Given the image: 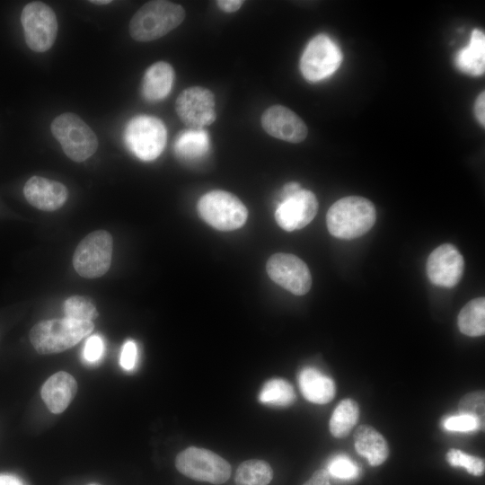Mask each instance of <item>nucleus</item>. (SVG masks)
<instances>
[{
  "mask_svg": "<svg viewBox=\"0 0 485 485\" xmlns=\"http://www.w3.org/2000/svg\"><path fill=\"white\" fill-rule=\"evenodd\" d=\"M375 218V208L370 200L363 197L348 196L331 206L326 215V224L331 235L351 240L367 233Z\"/></svg>",
  "mask_w": 485,
  "mask_h": 485,
  "instance_id": "nucleus-1",
  "label": "nucleus"
},
{
  "mask_svg": "<svg viewBox=\"0 0 485 485\" xmlns=\"http://www.w3.org/2000/svg\"><path fill=\"white\" fill-rule=\"evenodd\" d=\"M185 18L181 4L163 0L149 1L132 16L128 31L136 41L158 40L177 28Z\"/></svg>",
  "mask_w": 485,
  "mask_h": 485,
  "instance_id": "nucleus-2",
  "label": "nucleus"
},
{
  "mask_svg": "<svg viewBox=\"0 0 485 485\" xmlns=\"http://www.w3.org/2000/svg\"><path fill=\"white\" fill-rule=\"evenodd\" d=\"M94 328L93 322L76 321L64 317L41 321L30 331V340L40 355L63 352L88 336Z\"/></svg>",
  "mask_w": 485,
  "mask_h": 485,
  "instance_id": "nucleus-3",
  "label": "nucleus"
},
{
  "mask_svg": "<svg viewBox=\"0 0 485 485\" xmlns=\"http://www.w3.org/2000/svg\"><path fill=\"white\" fill-rule=\"evenodd\" d=\"M50 129L66 155L74 162L85 161L98 148V139L93 130L73 112H65L56 117Z\"/></svg>",
  "mask_w": 485,
  "mask_h": 485,
  "instance_id": "nucleus-4",
  "label": "nucleus"
},
{
  "mask_svg": "<svg viewBox=\"0 0 485 485\" xmlns=\"http://www.w3.org/2000/svg\"><path fill=\"white\" fill-rule=\"evenodd\" d=\"M200 217L220 231H232L242 226L248 217L244 204L234 194L221 190L204 194L198 202Z\"/></svg>",
  "mask_w": 485,
  "mask_h": 485,
  "instance_id": "nucleus-5",
  "label": "nucleus"
},
{
  "mask_svg": "<svg viewBox=\"0 0 485 485\" xmlns=\"http://www.w3.org/2000/svg\"><path fill=\"white\" fill-rule=\"evenodd\" d=\"M125 142L128 149L143 161H153L163 151L167 131L156 117L139 115L132 118L125 128Z\"/></svg>",
  "mask_w": 485,
  "mask_h": 485,
  "instance_id": "nucleus-6",
  "label": "nucleus"
},
{
  "mask_svg": "<svg viewBox=\"0 0 485 485\" xmlns=\"http://www.w3.org/2000/svg\"><path fill=\"white\" fill-rule=\"evenodd\" d=\"M112 246V236L105 230H96L87 234L74 252L73 266L75 271L85 278L103 276L110 267Z\"/></svg>",
  "mask_w": 485,
  "mask_h": 485,
  "instance_id": "nucleus-7",
  "label": "nucleus"
},
{
  "mask_svg": "<svg viewBox=\"0 0 485 485\" xmlns=\"http://www.w3.org/2000/svg\"><path fill=\"white\" fill-rule=\"evenodd\" d=\"M177 470L183 475L198 481L219 485L231 475L228 462L216 453L195 446L181 451L175 459Z\"/></svg>",
  "mask_w": 485,
  "mask_h": 485,
  "instance_id": "nucleus-8",
  "label": "nucleus"
},
{
  "mask_svg": "<svg viewBox=\"0 0 485 485\" xmlns=\"http://www.w3.org/2000/svg\"><path fill=\"white\" fill-rule=\"evenodd\" d=\"M25 42L35 52H45L55 43L57 20L53 9L42 2L27 4L21 13Z\"/></svg>",
  "mask_w": 485,
  "mask_h": 485,
  "instance_id": "nucleus-9",
  "label": "nucleus"
},
{
  "mask_svg": "<svg viewBox=\"0 0 485 485\" xmlns=\"http://www.w3.org/2000/svg\"><path fill=\"white\" fill-rule=\"evenodd\" d=\"M342 58L336 42L325 34H319L306 45L300 59V70L306 80L318 82L331 75Z\"/></svg>",
  "mask_w": 485,
  "mask_h": 485,
  "instance_id": "nucleus-10",
  "label": "nucleus"
},
{
  "mask_svg": "<svg viewBox=\"0 0 485 485\" xmlns=\"http://www.w3.org/2000/svg\"><path fill=\"white\" fill-rule=\"evenodd\" d=\"M266 270L275 283L294 295H303L311 288L310 270L307 265L294 254H273L267 261Z\"/></svg>",
  "mask_w": 485,
  "mask_h": 485,
  "instance_id": "nucleus-11",
  "label": "nucleus"
},
{
  "mask_svg": "<svg viewBox=\"0 0 485 485\" xmlns=\"http://www.w3.org/2000/svg\"><path fill=\"white\" fill-rule=\"evenodd\" d=\"M215 97L201 86L184 89L177 97L175 110L180 119L190 128H203L216 118Z\"/></svg>",
  "mask_w": 485,
  "mask_h": 485,
  "instance_id": "nucleus-12",
  "label": "nucleus"
},
{
  "mask_svg": "<svg viewBox=\"0 0 485 485\" xmlns=\"http://www.w3.org/2000/svg\"><path fill=\"white\" fill-rule=\"evenodd\" d=\"M464 269V260L458 249L451 243L436 248L428 256L427 274L436 286L453 287L458 284Z\"/></svg>",
  "mask_w": 485,
  "mask_h": 485,
  "instance_id": "nucleus-13",
  "label": "nucleus"
},
{
  "mask_svg": "<svg viewBox=\"0 0 485 485\" xmlns=\"http://www.w3.org/2000/svg\"><path fill=\"white\" fill-rule=\"evenodd\" d=\"M318 201L315 195L301 189L292 197L278 204L275 218L278 225L287 232L304 228L316 216Z\"/></svg>",
  "mask_w": 485,
  "mask_h": 485,
  "instance_id": "nucleus-14",
  "label": "nucleus"
},
{
  "mask_svg": "<svg viewBox=\"0 0 485 485\" xmlns=\"http://www.w3.org/2000/svg\"><path fill=\"white\" fill-rule=\"evenodd\" d=\"M261 126L271 137L290 142L300 143L307 137L305 123L294 111L283 105L268 108L261 116Z\"/></svg>",
  "mask_w": 485,
  "mask_h": 485,
  "instance_id": "nucleus-15",
  "label": "nucleus"
},
{
  "mask_svg": "<svg viewBox=\"0 0 485 485\" xmlns=\"http://www.w3.org/2000/svg\"><path fill=\"white\" fill-rule=\"evenodd\" d=\"M23 194L34 207L43 211H55L64 205L68 192L66 187L59 181L32 176L26 181Z\"/></svg>",
  "mask_w": 485,
  "mask_h": 485,
  "instance_id": "nucleus-16",
  "label": "nucleus"
},
{
  "mask_svg": "<svg viewBox=\"0 0 485 485\" xmlns=\"http://www.w3.org/2000/svg\"><path fill=\"white\" fill-rule=\"evenodd\" d=\"M77 383L72 375L65 371L52 375L43 384L40 395L54 414L62 413L75 397Z\"/></svg>",
  "mask_w": 485,
  "mask_h": 485,
  "instance_id": "nucleus-17",
  "label": "nucleus"
},
{
  "mask_svg": "<svg viewBox=\"0 0 485 485\" xmlns=\"http://www.w3.org/2000/svg\"><path fill=\"white\" fill-rule=\"evenodd\" d=\"M355 449L371 466L383 464L389 456V445L384 436L369 425H360L353 435Z\"/></svg>",
  "mask_w": 485,
  "mask_h": 485,
  "instance_id": "nucleus-18",
  "label": "nucleus"
},
{
  "mask_svg": "<svg viewBox=\"0 0 485 485\" xmlns=\"http://www.w3.org/2000/svg\"><path fill=\"white\" fill-rule=\"evenodd\" d=\"M298 383L303 396L310 402L326 404L335 397L334 381L314 367L304 368L299 373Z\"/></svg>",
  "mask_w": 485,
  "mask_h": 485,
  "instance_id": "nucleus-19",
  "label": "nucleus"
},
{
  "mask_svg": "<svg viewBox=\"0 0 485 485\" xmlns=\"http://www.w3.org/2000/svg\"><path fill=\"white\" fill-rule=\"evenodd\" d=\"M174 81L172 66L164 61L151 65L142 80V94L149 101L164 99L171 92Z\"/></svg>",
  "mask_w": 485,
  "mask_h": 485,
  "instance_id": "nucleus-20",
  "label": "nucleus"
},
{
  "mask_svg": "<svg viewBox=\"0 0 485 485\" xmlns=\"http://www.w3.org/2000/svg\"><path fill=\"white\" fill-rule=\"evenodd\" d=\"M454 63L459 70L472 76H479L485 71V35L481 30L472 31L469 44L460 49Z\"/></svg>",
  "mask_w": 485,
  "mask_h": 485,
  "instance_id": "nucleus-21",
  "label": "nucleus"
},
{
  "mask_svg": "<svg viewBox=\"0 0 485 485\" xmlns=\"http://www.w3.org/2000/svg\"><path fill=\"white\" fill-rule=\"evenodd\" d=\"M209 149V138L203 128H189L179 133L174 142L176 155L185 162H197Z\"/></svg>",
  "mask_w": 485,
  "mask_h": 485,
  "instance_id": "nucleus-22",
  "label": "nucleus"
},
{
  "mask_svg": "<svg viewBox=\"0 0 485 485\" xmlns=\"http://www.w3.org/2000/svg\"><path fill=\"white\" fill-rule=\"evenodd\" d=\"M459 331L470 337H479L485 333V299L478 297L468 302L457 317Z\"/></svg>",
  "mask_w": 485,
  "mask_h": 485,
  "instance_id": "nucleus-23",
  "label": "nucleus"
},
{
  "mask_svg": "<svg viewBox=\"0 0 485 485\" xmlns=\"http://www.w3.org/2000/svg\"><path fill=\"white\" fill-rule=\"evenodd\" d=\"M359 414V407L355 400L348 398L340 401L330 419L331 434L336 438L348 436L357 423Z\"/></svg>",
  "mask_w": 485,
  "mask_h": 485,
  "instance_id": "nucleus-24",
  "label": "nucleus"
},
{
  "mask_svg": "<svg viewBox=\"0 0 485 485\" xmlns=\"http://www.w3.org/2000/svg\"><path fill=\"white\" fill-rule=\"evenodd\" d=\"M273 478L271 466L262 460H247L237 468L235 485H268Z\"/></svg>",
  "mask_w": 485,
  "mask_h": 485,
  "instance_id": "nucleus-25",
  "label": "nucleus"
},
{
  "mask_svg": "<svg viewBox=\"0 0 485 485\" xmlns=\"http://www.w3.org/2000/svg\"><path fill=\"white\" fill-rule=\"evenodd\" d=\"M259 401L270 406L288 407L295 402V393L293 386L287 380L273 378L262 386Z\"/></svg>",
  "mask_w": 485,
  "mask_h": 485,
  "instance_id": "nucleus-26",
  "label": "nucleus"
},
{
  "mask_svg": "<svg viewBox=\"0 0 485 485\" xmlns=\"http://www.w3.org/2000/svg\"><path fill=\"white\" fill-rule=\"evenodd\" d=\"M65 317L84 322H93L99 313L93 300L84 295H72L64 302Z\"/></svg>",
  "mask_w": 485,
  "mask_h": 485,
  "instance_id": "nucleus-27",
  "label": "nucleus"
},
{
  "mask_svg": "<svg viewBox=\"0 0 485 485\" xmlns=\"http://www.w3.org/2000/svg\"><path fill=\"white\" fill-rule=\"evenodd\" d=\"M447 463L453 467H463L471 475L480 477L484 474L485 463L482 458L471 455L455 448H451L445 455Z\"/></svg>",
  "mask_w": 485,
  "mask_h": 485,
  "instance_id": "nucleus-28",
  "label": "nucleus"
},
{
  "mask_svg": "<svg viewBox=\"0 0 485 485\" xmlns=\"http://www.w3.org/2000/svg\"><path fill=\"white\" fill-rule=\"evenodd\" d=\"M459 414L476 419L484 427L485 393L483 390L473 391L463 395L458 403Z\"/></svg>",
  "mask_w": 485,
  "mask_h": 485,
  "instance_id": "nucleus-29",
  "label": "nucleus"
},
{
  "mask_svg": "<svg viewBox=\"0 0 485 485\" xmlns=\"http://www.w3.org/2000/svg\"><path fill=\"white\" fill-rule=\"evenodd\" d=\"M330 476L340 480H351L358 476L359 468L346 455H337L328 463Z\"/></svg>",
  "mask_w": 485,
  "mask_h": 485,
  "instance_id": "nucleus-30",
  "label": "nucleus"
},
{
  "mask_svg": "<svg viewBox=\"0 0 485 485\" xmlns=\"http://www.w3.org/2000/svg\"><path fill=\"white\" fill-rule=\"evenodd\" d=\"M444 428L452 432H472L483 428L476 419L465 414L454 415L445 419Z\"/></svg>",
  "mask_w": 485,
  "mask_h": 485,
  "instance_id": "nucleus-31",
  "label": "nucleus"
},
{
  "mask_svg": "<svg viewBox=\"0 0 485 485\" xmlns=\"http://www.w3.org/2000/svg\"><path fill=\"white\" fill-rule=\"evenodd\" d=\"M104 344L98 335L91 336L87 339L84 347V358L91 363L97 362L103 355Z\"/></svg>",
  "mask_w": 485,
  "mask_h": 485,
  "instance_id": "nucleus-32",
  "label": "nucleus"
},
{
  "mask_svg": "<svg viewBox=\"0 0 485 485\" xmlns=\"http://www.w3.org/2000/svg\"><path fill=\"white\" fill-rule=\"evenodd\" d=\"M137 361V347L134 340H127L121 349L119 364L125 370H133Z\"/></svg>",
  "mask_w": 485,
  "mask_h": 485,
  "instance_id": "nucleus-33",
  "label": "nucleus"
},
{
  "mask_svg": "<svg viewBox=\"0 0 485 485\" xmlns=\"http://www.w3.org/2000/svg\"><path fill=\"white\" fill-rule=\"evenodd\" d=\"M303 485H332L326 469H319Z\"/></svg>",
  "mask_w": 485,
  "mask_h": 485,
  "instance_id": "nucleus-34",
  "label": "nucleus"
},
{
  "mask_svg": "<svg viewBox=\"0 0 485 485\" xmlns=\"http://www.w3.org/2000/svg\"><path fill=\"white\" fill-rule=\"evenodd\" d=\"M474 111L476 118L478 121L480 122L482 127L485 125V93L482 92L480 93V95L477 97L475 105H474Z\"/></svg>",
  "mask_w": 485,
  "mask_h": 485,
  "instance_id": "nucleus-35",
  "label": "nucleus"
},
{
  "mask_svg": "<svg viewBox=\"0 0 485 485\" xmlns=\"http://www.w3.org/2000/svg\"><path fill=\"white\" fill-rule=\"evenodd\" d=\"M301 186L298 182L291 181L283 186L279 194L278 203L286 200L287 198L292 197L296 192L301 190Z\"/></svg>",
  "mask_w": 485,
  "mask_h": 485,
  "instance_id": "nucleus-36",
  "label": "nucleus"
},
{
  "mask_svg": "<svg viewBox=\"0 0 485 485\" xmlns=\"http://www.w3.org/2000/svg\"><path fill=\"white\" fill-rule=\"evenodd\" d=\"M216 5L225 13L236 12L243 4L242 0H218Z\"/></svg>",
  "mask_w": 485,
  "mask_h": 485,
  "instance_id": "nucleus-37",
  "label": "nucleus"
},
{
  "mask_svg": "<svg viewBox=\"0 0 485 485\" xmlns=\"http://www.w3.org/2000/svg\"><path fill=\"white\" fill-rule=\"evenodd\" d=\"M0 485H23L22 481L12 474H0Z\"/></svg>",
  "mask_w": 485,
  "mask_h": 485,
  "instance_id": "nucleus-38",
  "label": "nucleus"
},
{
  "mask_svg": "<svg viewBox=\"0 0 485 485\" xmlns=\"http://www.w3.org/2000/svg\"><path fill=\"white\" fill-rule=\"evenodd\" d=\"M89 2L94 4H108L112 3V1L110 0H91Z\"/></svg>",
  "mask_w": 485,
  "mask_h": 485,
  "instance_id": "nucleus-39",
  "label": "nucleus"
},
{
  "mask_svg": "<svg viewBox=\"0 0 485 485\" xmlns=\"http://www.w3.org/2000/svg\"><path fill=\"white\" fill-rule=\"evenodd\" d=\"M89 485H98V484H94V483H93V484H89Z\"/></svg>",
  "mask_w": 485,
  "mask_h": 485,
  "instance_id": "nucleus-40",
  "label": "nucleus"
}]
</instances>
